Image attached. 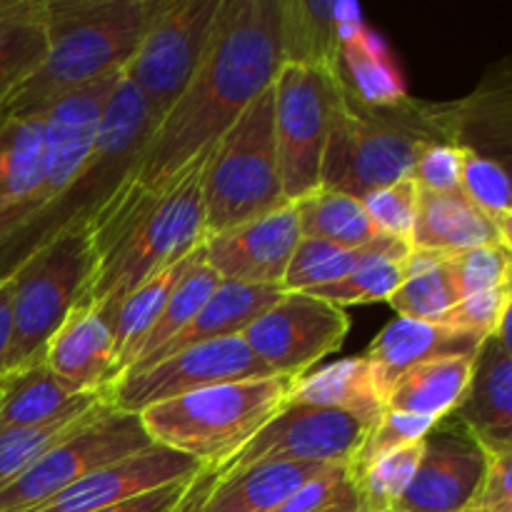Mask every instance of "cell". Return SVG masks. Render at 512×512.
Masks as SVG:
<instances>
[{"label": "cell", "mask_w": 512, "mask_h": 512, "mask_svg": "<svg viewBox=\"0 0 512 512\" xmlns=\"http://www.w3.org/2000/svg\"><path fill=\"white\" fill-rule=\"evenodd\" d=\"M280 65L278 0H223L193 80L153 125L130 175L90 223L93 260L215 148L275 83Z\"/></svg>", "instance_id": "6da1fadb"}, {"label": "cell", "mask_w": 512, "mask_h": 512, "mask_svg": "<svg viewBox=\"0 0 512 512\" xmlns=\"http://www.w3.org/2000/svg\"><path fill=\"white\" fill-rule=\"evenodd\" d=\"M120 78L105 75L35 118L0 120V243L78 175Z\"/></svg>", "instance_id": "7a4b0ae2"}, {"label": "cell", "mask_w": 512, "mask_h": 512, "mask_svg": "<svg viewBox=\"0 0 512 512\" xmlns=\"http://www.w3.org/2000/svg\"><path fill=\"white\" fill-rule=\"evenodd\" d=\"M158 0H45L48 53L0 108V120L35 118L75 90L120 73L143 40Z\"/></svg>", "instance_id": "3957f363"}, {"label": "cell", "mask_w": 512, "mask_h": 512, "mask_svg": "<svg viewBox=\"0 0 512 512\" xmlns=\"http://www.w3.org/2000/svg\"><path fill=\"white\" fill-rule=\"evenodd\" d=\"M153 130L143 95L133 83L120 78L100 120L98 135L83 168L68 188L23 220L0 243V280L10 278L35 250L68 230L83 228L98 218L115 190L123 185Z\"/></svg>", "instance_id": "277c9868"}, {"label": "cell", "mask_w": 512, "mask_h": 512, "mask_svg": "<svg viewBox=\"0 0 512 512\" xmlns=\"http://www.w3.org/2000/svg\"><path fill=\"white\" fill-rule=\"evenodd\" d=\"M430 143H445L433 105L408 98L395 108H363L343 90L335 103L320 188L363 200L383 185L413 178L415 160Z\"/></svg>", "instance_id": "5b68a950"}, {"label": "cell", "mask_w": 512, "mask_h": 512, "mask_svg": "<svg viewBox=\"0 0 512 512\" xmlns=\"http://www.w3.org/2000/svg\"><path fill=\"white\" fill-rule=\"evenodd\" d=\"M295 378L238 380L183 398L150 405L140 413L155 445L188 455L205 470H218L288 405Z\"/></svg>", "instance_id": "8992f818"}, {"label": "cell", "mask_w": 512, "mask_h": 512, "mask_svg": "<svg viewBox=\"0 0 512 512\" xmlns=\"http://www.w3.org/2000/svg\"><path fill=\"white\" fill-rule=\"evenodd\" d=\"M210 153L190 168L153 210L93 260L90 278L75 305H93L110 323L115 308L135 288L193 255L205 243L203 173Z\"/></svg>", "instance_id": "52a82bcc"}, {"label": "cell", "mask_w": 512, "mask_h": 512, "mask_svg": "<svg viewBox=\"0 0 512 512\" xmlns=\"http://www.w3.org/2000/svg\"><path fill=\"white\" fill-rule=\"evenodd\" d=\"M285 203L270 85L215 143L205 163V238Z\"/></svg>", "instance_id": "ba28073f"}, {"label": "cell", "mask_w": 512, "mask_h": 512, "mask_svg": "<svg viewBox=\"0 0 512 512\" xmlns=\"http://www.w3.org/2000/svg\"><path fill=\"white\" fill-rule=\"evenodd\" d=\"M93 270L90 225L68 230L35 250L10 275V335L5 373L43 358L55 330L78 303Z\"/></svg>", "instance_id": "9c48e42d"}, {"label": "cell", "mask_w": 512, "mask_h": 512, "mask_svg": "<svg viewBox=\"0 0 512 512\" xmlns=\"http://www.w3.org/2000/svg\"><path fill=\"white\" fill-rule=\"evenodd\" d=\"M148 445H153V440L145 433L140 415L115 410L108 398L80 428L0 490V512L38 510L85 475L140 453Z\"/></svg>", "instance_id": "30bf717a"}, {"label": "cell", "mask_w": 512, "mask_h": 512, "mask_svg": "<svg viewBox=\"0 0 512 512\" xmlns=\"http://www.w3.org/2000/svg\"><path fill=\"white\" fill-rule=\"evenodd\" d=\"M223 0H158L123 78L143 95L153 125L193 80Z\"/></svg>", "instance_id": "8fae6325"}, {"label": "cell", "mask_w": 512, "mask_h": 512, "mask_svg": "<svg viewBox=\"0 0 512 512\" xmlns=\"http://www.w3.org/2000/svg\"><path fill=\"white\" fill-rule=\"evenodd\" d=\"M345 83L295 63L280 65L273 83L275 143L288 203L320 188L335 103Z\"/></svg>", "instance_id": "7c38bea8"}, {"label": "cell", "mask_w": 512, "mask_h": 512, "mask_svg": "<svg viewBox=\"0 0 512 512\" xmlns=\"http://www.w3.org/2000/svg\"><path fill=\"white\" fill-rule=\"evenodd\" d=\"M270 373L243 343V338L210 340L178 350L145 368L128 370L108 390L115 410L140 415L150 405L183 398L215 385L238 383L250 378H268Z\"/></svg>", "instance_id": "4fadbf2b"}, {"label": "cell", "mask_w": 512, "mask_h": 512, "mask_svg": "<svg viewBox=\"0 0 512 512\" xmlns=\"http://www.w3.org/2000/svg\"><path fill=\"white\" fill-rule=\"evenodd\" d=\"M368 430L365 420L340 410L288 403L215 473L223 478L260 463L350 465Z\"/></svg>", "instance_id": "5bb4252c"}, {"label": "cell", "mask_w": 512, "mask_h": 512, "mask_svg": "<svg viewBox=\"0 0 512 512\" xmlns=\"http://www.w3.org/2000/svg\"><path fill=\"white\" fill-rule=\"evenodd\" d=\"M348 330L350 318L338 305L310 293H283L240 338L270 373L300 378L335 353Z\"/></svg>", "instance_id": "9a60e30c"}, {"label": "cell", "mask_w": 512, "mask_h": 512, "mask_svg": "<svg viewBox=\"0 0 512 512\" xmlns=\"http://www.w3.org/2000/svg\"><path fill=\"white\" fill-rule=\"evenodd\" d=\"M298 243V215L293 203H285L260 218L208 235L203 255L228 283L283 288Z\"/></svg>", "instance_id": "2e32d148"}, {"label": "cell", "mask_w": 512, "mask_h": 512, "mask_svg": "<svg viewBox=\"0 0 512 512\" xmlns=\"http://www.w3.org/2000/svg\"><path fill=\"white\" fill-rule=\"evenodd\" d=\"M485 455L473 435L450 415L425 438L423 460L398 500V512H465L478 495Z\"/></svg>", "instance_id": "e0dca14e"}, {"label": "cell", "mask_w": 512, "mask_h": 512, "mask_svg": "<svg viewBox=\"0 0 512 512\" xmlns=\"http://www.w3.org/2000/svg\"><path fill=\"white\" fill-rule=\"evenodd\" d=\"M203 465L188 455H180L163 445H148L140 453L110 463L95 473L85 475L68 490L55 495L33 512H93L123 500L158 490L170 483L193 480L203 473Z\"/></svg>", "instance_id": "ac0fdd59"}, {"label": "cell", "mask_w": 512, "mask_h": 512, "mask_svg": "<svg viewBox=\"0 0 512 512\" xmlns=\"http://www.w3.org/2000/svg\"><path fill=\"white\" fill-rule=\"evenodd\" d=\"M433 110L445 143L463 145L498 165L512 163V58L490 65L465 98Z\"/></svg>", "instance_id": "d6986e66"}, {"label": "cell", "mask_w": 512, "mask_h": 512, "mask_svg": "<svg viewBox=\"0 0 512 512\" xmlns=\"http://www.w3.org/2000/svg\"><path fill=\"white\" fill-rule=\"evenodd\" d=\"M43 360L78 393H108L118 365L110 323L93 305H75L45 345Z\"/></svg>", "instance_id": "ffe728a7"}, {"label": "cell", "mask_w": 512, "mask_h": 512, "mask_svg": "<svg viewBox=\"0 0 512 512\" xmlns=\"http://www.w3.org/2000/svg\"><path fill=\"white\" fill-rule=\"evenodd\" d=\"M340 68L345 93L363 108H395L410 98L400 65L385 38L370 30L363 10L355 3H340Z\"/></svg>", "instance_id": "44dd1931"}, {"label": "cell", "mask_w": 512, "mask_h": 512, "mask_svg": "<svg viewBox=\"0 0 512 512\" xmlns=\"http://www.w3.org/2000/svg\"><path fill=\"white\" fill-rule=\"evenodd\" d=\"M105 398L108 393L73 390L40 358L0 378V433L60 423L83 415Z\"/></svg>", "instance_id": "7402d4cb"}, {"label": "cell", "mask_w": 512, "mask_h": 512, "mask_svg": "<svg viewBox=\"0 0 512 512\" xmlns=\"http://www.w3.org/2000/svg\"><path fill=\"white\" fill-rule=\"evenodd\" d=\"M483 343L485 340L458 333V330H450L438 323L395 318L375 335L363 355L373 368L380 393L388 400L395 380L408 373L410 368L428 363V360L448 358V355L478 353Z\"/></svg>", "instance_id": "603a6c76"}, {"label": "cell", "mask_w": 512, "mask_h": 512, "mask_svg": "<svg viewBox=\"0 0 512 512\" xmlns=\"http://www.w3.org/2000/svg\"><path fill=\"white\" fill-rule=\"evenodd\" d=\"M453 418L483 448L512 443V355L498 338L480 345L473 383Z\"/></svg>", "instance_id": "cb8c5ba5"}, {"label": "cell", "mask_w": 512, "mask_h": 512, "mask_svg": "<svg viewBox=\"0 0 512 512\" xmlns=\"http://www.w3.org/2000/svg\"><path fill=\"white\" fill-rule=\"evenodd\" d=\"M500 243L493 220L475 203H470L463 190L435 193L420 188L418 218H415L410 250L455 255L480 245Z\"/></svg>", "instance_id": "d4e9b609"}, {"label": "cell", "mask_w": 512, "mask_h": 512, "mask_svg": "<svg viewBox=\"0 0 512 512\" xmlns=\"http://www.w3.org/2000/svg\"><path fill=\"white\" fill-rule=\"evenodd\" d=\"M283 288H265V285H240L223 280L220 288L210 295L208 303L200 308V313L175 335L173 340L163 345L158 353L150 355L143 363L133 365L130 370L145 368L178 350L193 348V345L210 343V340L238 338L248 325H253L270 305H275L283 295Z\"/></svg>", "instance_id": "484cf974"}, {"label": "cell", "mask_w": 512, "mask_h": 512, "mask_svg": "<svg viewBox=\"0 0 512 512\" xmlns=\"http://www.w3.org/2000/svg\"><path fill=\"white\" fill-rule=\"evenodd\" d=\"M278 15L283 63L305 65L345 83L340 68V3L280 0Z\"/></svg>", "instance_id": "4316f807"}, {"label": "cell", "mask_w": 512, "mask_h": 512, "mask_svg": "<svg viewBox=\"0 0 512 512\" xmlns=\"http://www.w3.org/2000/svg\"><path fill=\"white\" fill-rule=\"evenodd\" d=\"M288 403L340 410L368 425L385 413V398L365 355L335 360L295 378Z\"/></svg>", "instance_id": "83f0119b"}, {"label": "cell", "mask_w": 512, "mask_h": 512, "mask_svg": "<svg viewBox=\"0 0 512 512\" xmlns=\"http://www.w3.org/2000/svg\"><path fill=\"white\" fill-rule=\"evenodd\" d=\"M475 358L470 355H448L428 360L400 375L390 388L385 410L430 418L435 423L450 418L463 405L475 373Z\"/></svg>", "instance_id": "f1b7e54d"}, {"label": "cell", "mask_w": 512, "mask_h": 512, "mask_svg": "<svg viewBox=\"0 0 512 512\" xmlns=\"http://www.w3.org/2000/svg\"><path fill=\"white\" fill-rule=\"evenodd\" d=\"M333 465L260 463L215 480L203 512H273Z\"/></svg>", "instance_id": "f546056e"}, {"label": "cell", "mask_w": 512, "mask_h": 512, "mask_svg": "<svg viewBox=\"0 0 512 512\" xmlns=\"http://www.w3.org/2000/svg\"><path fill=\"white\" fill-rule=\"evenodd\" d=\"M48 53L45 0H0V108Z\"/></svg>", "instance_id": "4dcf8cb0"}, {"label": "cell", "mask_w": 512, "mask_h": 512, "mask_svg": "<svg viewBox=\"0 0 512 512\" xmlns=\"http://www.w3.org/2000/svg\"><path fill=\"white\" fill-rule=\"evenodd\" d=\"M300 238L325 240L340 248H365L380 240V230L370 220L363 200L338 190L318 188L293 203Z\"/></svg>", "instance_id": "1f68e13d"}, {"label": "cell", "mask_w": 512, "mask_h": 512, "mask_svg": "<svg viewBox=\"0 0 512 512\" xmlns=\"http://www.w3.org/2000/svg\"><path fill=\"white\" fill-rule=\"evenodd\" d=\"M458 300L460 288L450 255L410 250L408 260H405L403 285L395 290L388 303L398 313V318L435 323Z\"/></svg>", "instance_id": "d6a6232c"}, {"label": "cell", "mask_w": 512, "mask_h": 512, "mask_svg": "<svg viewBox=\"0 0 512 512\" xmlns=\"http://www.w3.org/2000/svg\"><path fill=\"white\" fill-rule=\"evenodd\" d=\"M200 250V248H198ZM195 250V253H198ZM193 255H188L180 263L170 265V268L160 270L153 278L145 280L140 288H135L123 303L115 308L113 318H110V330H113V343H115V355H118V365H115V380L125 373V370L133 365L135 353H138L140 343L148 335V330L153 328V323L158 320V315L163 313L165 303H168L170 293L178 285V280L183 278V273L188 270V265L193 263Z\"/></svg>", "instance_id": "836d02e7"}, {"label": "cell", "mask_w": 512, "mask_h": 512, "mask_svg": "<svg viewBox=\"0 0 512 512\" xmlns=\"http://www.w3.org/2000/svg\"><path fill=\"white\" fill-rule=\"evenodd\" d=\"M408 255L410 245L405 240L383 235L348 278L325 285V288L310 290V295L328 300L338 308H343V305L388 303L395 290L403 285Z\"/></svg>", "instance_id": "e575fe53"}, {"label": "cell", "mask_w": 512, "mask_h": 512, "mask_svg": "<svg viewBox=\"0 0 512 512\" xmlns=\"http://www.w3.org/2000/svg\"><path fill=\"white\" fill-rule=\"evenodd\" d=\"M220 283H223V278H220V275L210 268L208 260H205V255H203V245H200V250L195 253L193 263L188 265V270L183 273V278L178 280V285H175L173 293H170L163 313L158 315V320L153 323V328L148 330V335H145L143 343H140L133 365L148 360L150 355L158 353V350L163 348L168 340H173L175 335H178L180 330H183L185 325H188L190 320L200 313V308L208 303L210 295L220 288ZM133 365H130V368H133ZM128 370H125V373H128Z\"/></svg>", "instance_id": "d590c367"}, {"label": "cell", "mask_w": 512, "mask_h": 512, "mask_svg": "<svg viewBox=\"0 0 512 512\" xmlns=\"http://www.w3.org/2000/svg\"><path fill=\"white\" fill-rule=\"evenodd\" d=\"M423 450L425 440H420V443H410L378 455L358 468H348L355 500H358V512L395 510L423 460Z\"/></svg>", "instance_id": "8d00e7d4"}, {"label": "cell", "mask_w": 512, "mask_h": 512, "mask_svg": "<svg viewBox=\"0 0 512 512\" xmlns=\"http://www.w3.org/2000/svg\"><path fill=\"white\" fill-rule=\"evenodd\" d=\"M373 245L340 248V245L325 243V240L300 238L293 260L288 265V273H285L283 290L285 293H310V290L338 283L363 263V258L373 250Z\"/></svg>", "instance_id": "74e56055"}, {"label": "cell", "mask_w": 512, "mask_h": 512, "mask_svg": "<svg viewBox=\"0 0 512 512\" xmlns=\"http://www.w3.org/2000/svg\"><path fill=\"white\" fill-rule=\"evenodd\" d=\"M105 400H100V403H105ZM95 408L85 410L83 415H75V418L60 420V423L40 425V428L5 430V433H0V490L8 483H13L23 470H28L40 455L48 453L53 445H58L75 428H80L93 415Z\"/></svg>", "instance_id": "f35d334b"}, {"label": "cell", "mask_w": 512, "mask_h": 512, "mask_svg": "<svg viewBox=\"0 0 512 512\" xmlns=\"http://www.w3.org/2000/svg\"><path fill=\"white\" fill-rule=\"evenodd\" d=\"M463 148V145H460ZM460 190L470 203L478 205L495 223L503 213L512 208L510 178L495 160L463 148V173H460Z\"/></svg>", "instance_id": "ab89813d"}, {"label": "cell", "mask_w": 512, "mask_h": 512, "mask_svg": "<svg viewBox=\"0 0 512 512\" xmlns=\"http://www.w3.org/2000/svg\"><path fill=\"white\" fill-rule=\"evenodd\" d=\"M420 188L413 178H403L398 183L383 185L363 198L365 210L380 235L398 238L408 243L413 235L415 218H418Z\"/></svg>", "instance_id": "60d3db41"}, {"label": "cell", "mask_w": 512, "mask_h": 512, "mask_svg": "<svg viewBox=\"0 0 512 512\" xmlns=\"http://www.w3.org/2000/svg\"><path fill=\"white\" fill-rule=\"evenodd\" d=\"M450 263L458 280L460 300L512 283V255L500 243L455 253L450 255Z\"/></svg>", "instance_id": "b9f144b4"}, {"label": "cell", "mask_w": 512, "mask_h": 512, "mask_svg": "<svg viewBox=\"0 0 512 512\" xmlns=\"http://www.w3.org/2000/svg\"><path fill=\"white\" fill-rule=\"evenodd\" d=\"M510 300V285L495 290H485V293L468 295V298L458 300L448 313L440 315L435 323L445 325L458 333L473 335V338L488 340L498 335L500 323H503L505 308Z\"/></svg>", "instance_id": "7bdbcfd3"}, {"label": "cell", "mask_w": 512, "mask_h": 512, "mask_svg": "<svg viewBox=\"0 0 512 512\" xmlns=\"http://www.w3.org/2000/svg\"><path fill=\"white\" fill-rule=\"evenodd\" d=\"M273 512H358L348 465H333Z\"/></svg>", "instance_id": "ee69618b"}, {"label": "cell", "mask_w": 512, "mask_h": 512, "mask_svg": "<svg viewBox=\"0 0 512 512\" xmlns=\"http://www.w3.org/2000/svg\"><path fill=\"white\" fill-rule=\"evenodd\" d=\"M435 425L438 423L430 418H418V415L385 410V413L370 425L358 455H355L353 463H350L348 468H358V465L370 463V460H375L378 455L390 453V450L395 448H403V445L420 443V440L428 438L430 430H433Z\"/></svg>", "instance_id": "f6af8a7d"}, {"label": "cell", "mask_w": 512, "mask_h": 512, "mask_svg": "<svg viewBox=\"0 0 512 512\" xmlns=\"http://www.w3.org/2000/svg\"><path fill=\"white\" fill-rule=\"evenodd\" d=\"M485 475L465 512H512V443L483 448Z\"/></svg>", "instance_id": "bcb514c9"}, {"label": "cell", "mask_w": 512, "mask_h": 512, "mask_svg": "<svg viewBox=\"0 0 512 512\" xmlns=\"http://www.w3.org/2000/svg\"><path fill=\"white\" fill-rule=\"evenodd\" d=\"M460 173H463V148L455 143H430L415 160L413 180L423 190L453 193L460 190Z\"/></svg>", "instance_id": "7dc6e473"}, {"label": "cell", "mask_w": 512, "mask_h": 512, "mask_svg": "<svg viewBox=\"0 0 512 512\" xmlns=\"http://www.w3.org/2000/svg\"><path fill=\"white\" fill-rule=\"evenodd\" d=\"M195 483L193 480H183V483H170L163 485L158 490H150V493L138 495V498L123 500V503L108 505V508H100L93 512H175L183 498L188 495L190 485Z\"/></svg>", "instance_id": "c3c4849f"}, {"label": "cell", "mask_w": 512, "mask_h": 512, "mask_svg": "<svg viewBox=\"0 0 512 512\" xmlns=\"http://www.w3.org/2000/svg\"><path fill=\"white\" fill-rule=\"evenodd\" d=\"M10 278L0 280V378L5 375V360H8L10 335H13V320H10Z\"/></svg>", "instance_id": "681fc988"}, {"label": "cell", "mask_w": 512, "mask_h": 512, "mask_svg": "<svg viewBox=\"0 0 512 512\" xmlns=\"http://www.w3.org/2000/svg\"><path fill=\"white\" fill-rule=\"evenodd\" d=\"M215 480H218V473H215V470H203V473L195 478V483L190 485L188 495H185L183 503L175 508V512H203L205 498H208L210 490H213Z\"/></svg>", "instance_id": "f907efd6"}, {"label": "cell", "mask_w": 512, "mask_h": 512, "mask_svg": "<svg viewBox=\"0 0 512 512\" xmlns=\"http://www.w3.org/2000/svg\"><path fill=\"white\" fill-rule=\"evenodd\" d=\"M495 338L500 340V345H503L505 350L512 355V283H510V300H508V308H505V315H503V323H500L498 328V335Z\"/></svg>", "instance_id": "816d5d0a"}, {"label": "cell", "mask_w": 512, "mask_h": 512, "mask_svg": "<svg viewBox=\"0 0 512 512\" xmlns=\"http://www.w3.org/2000/svg\"><path fill=\"white\" fill-rule=\"evenodd\" d=\"M495 228H498L500 245L512 255V208L508 213L500 215V218H495Z\"/></svg>", "instance_id": "f5cc1de1"}, {"label": "cell", "mask_w": 512, "mask_h": 512, "mask_svg": "<svg viewBox=\"0 0 512 512\" xmlns=\"http://www.w3.org/2000/svg\"><path fill=\"white\" fill-rule=\"evenodd\" d=\"M500 168H503L505 173H508V178H510V188H512V163H508V165H500Z\"/></svg>", "instance_id": "db71d44e"}, {"label": "cell", "mask_w": 512, "mask_h": 512, "mask_svg": "<svg viewBox=\"0 0 512 512\" xmlns=\"http://www.w3.org/2000/svg\"><path fill=\"white\" fill-rule=\"evenodd\" d=\"M388 512H398V510H388Z\"/></svg>", "instance_id": "11a10c76"}]
</instances>
